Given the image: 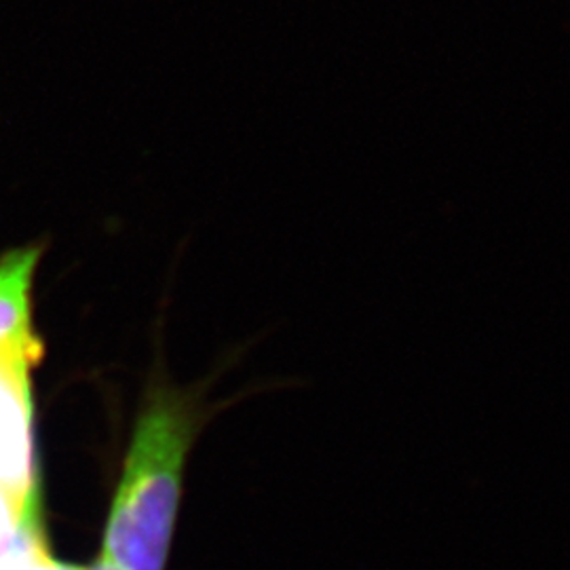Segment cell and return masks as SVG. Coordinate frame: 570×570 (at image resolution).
<instances>
[{"label":"cell","instance_id":"cell-3","mask_svg":"<svg viewBox=\"0 0 570 570\" xmlns=\"http://www.w3.org/2000/svg\"><path fill=\"white\" fill-rule=\"evenodd\" d=\"M49 553L41 522V501L20 503L0 492V570H13Z\"/></svg>","mask_w":570,"mask_h":570},{"label":"cell","instance_id":"cell-2","mask_svg":"<svg viewBox=\"0 0 570 570\" xmlns=\"http://www.w3.org/2000/svg\"><path fill=\"white\" fill-rule=\"evenodd\" d=\"M41 357L39 332L0 351V492L20 503L39 501L32 372Z\"/></svg>","mask_w":570,"mask_h":570},{"label":"cell","instance_id":"cell-1","mask_svg":"<svg viewBox=\"0 0 570 570\" xmlns=\"http://www.w3.org/2000/svg\"><path fill=\"white\" fill-rule=\"evenodd\" d=\"M188 237L176 254L157 315V360L146 383L121 478L104 529L100 560L119 570H165L183 503L188 454L207 421L205 391L212 379L178 385L165 366L164 334L169 289Z\"/></svg>","mask_w":570,"mask_h":570}]
</instances>
